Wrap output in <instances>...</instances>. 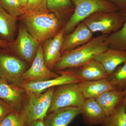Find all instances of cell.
<instances>
[{
	"label": "cell",
	"mask_w": 126,
	"mask_h": 126,
	"mask_svg": "<svg viewBox=\"0 0 126 126\" xmlns=\"http://www.w3.org/2000/svg\"><path fill=\"white\" fill-rule=\"evenodd\" d=\"M125 21L124 14L119 11H102L94 13L82 21L93 33L108 35L119 30Z\"/></svg>",
	"instance_id": "4"
},
{
	"label": "cell",
	"mask_w": 126,
	"mask_h": 126,
	"mask_svg": "<svg viewBox=\"0 0 126 126\" xmlns=\"http://www.w3.org/2000/svg\"><path fill=\"white\" fill-rule=\"evenodd\" d=\"M103 126H126V108L120 104L111 114L107 116Z\"/></svg>",
	"instance_id": "22"
},
{
	"label": "cell",
	"mask_w": 126,
	"mask_h": 126,
	"mask_svg": "<svg viewBox=\"0 0 126 126\" xmlns=\"http://www.w3.org/2000/svg\"><path fill=\"white\" fill-rule=\"evenodd\" d=\"M81 108L84 121L88 125H102L107 116L103 109L95 99H85Z\"/></svg>",
	"instance_id": "18"
},
{
	"label": "cell",
	"mask_w": 126,
	"mask_h": 126,
	"mask_svg": "<svg viewBox=\"0 0 126 126\" xmlns=\"http://www.w3.org/2000/svg\"><path fill=\"white\" fill-rule=\"evenodd\" d=\"M25 61L3 50H0V75L1 79L17 86L26 70Z\"/></svg>",
	"instance_id": "6"
},
{
	"label": "cell",
	"mask_w": 126,
	"mask_h": 126,
	"mask_svg": "<svg viewBox=\"0 0 126 126\" xmlns=\"http://www.w3.org/2000/svg\"><path fill=\"white\" fill-rule=\"evenodd\" d=\"M56 72L59 75L55 78L44 81L23 82L18 86L24 90L28 96L31 94L42 93L50 88L55 87L66 84L78 83L82 81L79 78L62 71H57Z\"/></svg>",
	"instance_id": "9"
},
{
	"label": "cell",
	"mask_w": 126,
	"mask_h": 126,
	"mask_svg": "<svg viewBox=\"0 0 126 126\" xmlns=\"http://www.w3.org/2000/svg\"><path fill=\"white\" fill-rule=\"evenodd\" d=\"M18 1L20 3L21 5L24 7L25 12V11L27 7V5H28L29 0H18Z\"/></svg>",
	"instance_id": "32"
},
{
	"label": "cell",
	"mask_w": 126,
	"mask_h": 126,
	"mask_svg": "<svg viewBox=\"0 0 126 126\" xmlns=\"http://www.w3.org/2000/svg\"><path fill=\"white\" fill-rule=\"evenodd\" d=\"M72 4L70 0H47V8L55 15L62 22L63 16L69 10H71Z\"/></svg>",
	"instance_id": "24"
},
{
	"label": "cell",
	"mask_w": 126,
	"mask_h": 126,
	"mask_svg": "<svg viewBox=\"0 0 126 126\" xmlns=\"http://www.w3.org/2000/svg\"><path fill=\"white\" fill-rule=\"evenodd\" d=\"M0 126H1L0 125Z\"/></svg>",
	"instance_id": "36"
},
{
	"label": "cell",
	"mask_w": 126,
	"mask_h": 126,
	"mask_svg": "<svg viewBox=\"0 0 126 126\" xmlns=\"http://www.w3.org/2000/svg\"><path fill=\"white\" fill-rule=\"evenodd\" d=\"M26 116L24 110L14 111L7 115L1 122V126H25Z\"/></svg>",
	"instance_id": "25"
},
{
	"label": "cell",
	"mask_w": 126,
	"mask_h": 126,
	"mask_svg": "<svg viewBox=\"0 0 126 126\" xmlns=\"http://www.w3.org/2000/svg\"><path fill=\"white\" fill-rule=\"evenodd\" d=\"M93 33L85 23L80 22L71 33L64 36L61 52L73 49L85 44L93 38Z\"/></svg>",
	"instance_id": "13"
},
{
	"label": "cell",
	"mask_w": 126,
	"mask_h": 126,
	"mask_svg": "<svg viewBox=\"0 0 126 126\" xmlns=\"http://www.w3.org/2000/svg\"><path fill=\"white\" fill-rule=\"evenodd\" d=\"M115 90L123 91L126 89V62L118 66L107 78Z\"/></svg>",
	"instance_id": "23"
},
{
	"label": "cell",
	"mask_w": 126,
	"mask_h": 126,
	"mask_svg": "<svg viewBox=\"0 0 126 126\" xmlns=\"http://www.w3.org/2000/svg\"><path fill=\"white\" fill-rule=\"evenodd\" d=\"M28 32L40 44L56 35L62 29V22L54 13L41 12L20 16Z\"/></svg>",
	"instance_id": "2"
},
{
	"label": "cell",
	"mask_w": 126,
	"mask_h": 126,
	"mask_svg": "<svg viewBox=\"0 0 126 126\" xmlns=\"http://www.w3.org/2000/svg\"><path fill=\"white\" fill-rule=\"evenodd\" d=\"M78 83L66 84L55 87L48 113L66 107L81 108L86 99L80 91Z\"/></svg>",
	"instance_id": "5"
},
{
	"label": "cell",
	"mask_w": 126,
	"mask_h": 126,
	"mask_svg": "<svg viewBox=\"0 0 126 126\" xmlns=\"http://www.w3.org/2000/svg\"><path fill=\"white\" fill-rule=\"evenodd\" d=\"M121 104L125 106L126 108V94H124V96H123Z\"/></svg>",
	"instance_id": "33"
},
{
	"label": "cell",
	"mask_w": 126,
	"mask_h": 126,
	"mask_svg": "<svg viewBox=\"0 0 126 126\" xmlns=\"http://www.w3.org/2000/svg\"><path fill=\"white\" fill-rule=\"evenodd\" d=\"M82 113L80 108L66 107L50 112L43 120L46 126H68L77 116Z\"/></svg>",
	"instance_id": "15"
},
{
	"label": "cell",
	"mask_w": 126,
	"mask_h": 126,
	"mask_svg": "<svg viewBox=\"0 0 126 126\" xmlns=\"http://www.w3.org/2000/svg\"><path fill=\"white\" fill-rule=\"evenodd\" d=\"M1 79V78L0 75V79Z\"/></svg>",
	"instance_id": "35"
},
{
	"label": "cell",
	"mask_w": 126,
	"mask_h": 126,
	"mask_svg": "<svg viewBox=\"0 0 126 126\" xmlns=\"http://www.w3.org/2000/svg\"><path fill=\"white\" fill-rule=\"evenodd\" d=\"M94 59L102 64L109 76L119 65L126 62V51L109 48Z\"/></svg>",
	"instance_id": "16"
},
{
	"label": "cell",
	"mask_w": 126,
	"mask_h": 126,
	"mask_svg": "<svg viewBox=\"0 0 126 126\" xmlns=\"http://www.w3.org/2000/svg\"><path fill=\"white\" fill-rule=\"evenodd\" d=\"M0 6L16 17L24 14L25 10L18 0H0Z\"/></svg>",
	"instance_id": "26"
},
{
	"label": "cell",
	"mask_w": 126,
	"mask_h": 126,
	"mask_svg": "<svg viewBox=\"0 0 126 126\" xmlns=\"http://www.w3.org/2000/svg\"><path fill=\"white\" fill-rule=\"evenodd\" d=\"M41 44L22 24L19 26L17 37L11 44L10 48L23 60L31 63L33 62Z\"/></svg>",
	"instance_id": "8"
},
{
	"label": "cell",
	"mask_w": 126,
	"mask_h": 126,
	"mask_svg": "<svg viewBox=\"0 0 126 126\" xmlns=\"http://www.w3.org/2000/svg\"><path fill=\"white\" fill-rule=\"evenodd\" d=\"M31 126H46L43 120L38 119L32 122L30 124Z\"/></svg>",
	"instance_id": "31"
},
{
	"label": "cell",
	"mask_w": 126,
	"mask_h": 126,
	"mask_svg": "<svg viewBox=\"0 0 126 126\" xmlns=\"http://www.w3.org/2000/svg\"><path fill=\"white\" fill-rule=\"evenodd\" d=\"M11 44L0 39V48L8 49L10 47Z\"/></svg>",
	"instance_id": "30"
},
{
	"label": "cell",
	"mask_w": 126,
	"mask_h": 126,
	"mask_svg": "<svg viewBox=\"0 0 126 126\" xmlns=\"http://www.w3.org/2000/svg\"><path fill=\"white\" fill-rule=\"evenodd\" d=\"M59 75L58 74L53 72L47 67L44 60L42 44H41L31 66L23 73L21 83L48 80L56 78Z\"/></svg>",
	"instance_id": "10"
},
{
	"label": "cell",
	"mask_w": 126,
	"mask_h": 126,
	"mask_svg": "<svg viewBox=\"0 0 126 126\" xmlns=\"http://www.w3.org/2000/svg\"><path fill=\"white\" fill-rule=\"evenodd\" d=\"M14 111L11 107L0 99V124L9 113Z\"/></svg>",
	"instance_id": "28"
},
{
	"label": "cell",
	"mask_w": 126,
	"mask_h": 126,
	"mask_svg": "<svg viewBox=\"0 0 126 126\" xmlns=\"http://www.w3.org/2000/svg\"><path fill=\"white\" fill-rule=\"evenodd\" d=\"M123 94H124V95L125 94H126V89H125V90H124V91H123Z\"/></svg>",
	"instance_id": "34"
},
{
	"label": "cell",
	"mask_w": 126,
	"mask_h": 126,
	"mask_svg": "<svg viewBox=\"0 0 126 126\" xmlns=\"http://www.w3.org/2000/svg\"><path fill=\"white\" fill-rule=\"evenodd\" d=\"M55 87L50 88L44 93L28 96V102L24 110L27 123L30 125L35 120H44L50 107Z\"/></svg>",
	"instance_id": "7"
},
{
	"label": "cell",
	"mask_w": 126,
	"mask_h": 126,
	"mask_svg": "<svg viewBox=\"0 0 126 126\" xmlns=\"http://www.w3.org/2000/svg\"><path fill=\"white\" fill-rule=\"evenodd\" d=\"M74 6L72 16L64 26V35L70 33L77 25L98 12H116L117 7L109 0H72Z\"/></svg>",
	"instance_id": "3"
},
{
	"label": "cell",
	"mask_w": 126,
	"mask_h": 126,
	"mask_svg": "<svg viewBox=\"0 0 126 126\" xmlns=\"http://www.w3.org/2000/svg\"><path fill=\"white\" fill-rule=\"evenodd\" d=\"M24 90L19 86L9 83L0 79V99L11 107L15 111L21 110L23 101Z\"/></svg>",
	"instance_id": "14"
},
{
	"label": "cell",
	"mask_w": 126,
	"mask_h": 126,
	"mask_svg": "<svg viewBox=\"0 0 126 126\" xmlns=\"http://www.w3.org/2000/svg\"><path fill=\"white\" fill-rule=\"evenodd\" d=\"M47 0H29L24 15H29L41 12L49 11L47 8Z\"/></svg>",
	"instance_id": "27"
},
{
	"label": "cell",
	"mask_w": 126,
	"mask_h": 126,
	"mask_svg": "<svg viewBox=\"0 0 126 126\" xmlns=\"http://www.w3.org/2000/svg\"><path fill=\"white\" fill-rule=\"evenodd\" d=\"M17 20V17L12 16L0 6V39L11 44L14 41Z\"/></svg>",
	"instance_id": "19"
},
{
	"label": "cell",
	"mask_w": 126,
	"mask_h": 126,
	"mask_svg": "<svg viewBox=\"0 0 126 126\" xmlns=\"http://www.w3.org/2000/svg\"><path fill=\"white\" fill-rule=\"evenodd\" d=\"M64 35V26L55 36L45 41L42 44L43 56L47 67L53 69L61 56Z\"/></svg>",
	"instance_id": "12"
},
{
	"label": "cell",
	"mask_w": 126,
	"mask_h": 126,
	"mask_svg": "<svg viewBox=\"0 0 126 126\" xmlns=\"http://www.w3.org/2000/svg\"><path fill=\"white\" fill-rule=\"evenodd\" d=\"M123 96V91L114 89L104 93L95 99L108 116L120 105Z\"/></svg>",
	"instance_id": "20"
},
{
	"label": "cell",
	"mask_w": 126,
	"mask_h": 126,
	"mask_svg": "<svg viewBox=\"0 0 126 126\" xmlns=\"http://www.w3.org/2000/svg\"><path fill=\"white\" fill-rule=\"evenodd\" d=\"M61 71L77 77L82 81L107 78L109 76L102 64L94 59L81 66Z\"/></svg>",
	"instance_id": "11"
},
{
	"label": "cell",
	"mask_w": 126,
	"mask_h": 126,
	"mask_svg": "<svg viewBox=\"0 0 126 126\" xmlns=\"http://www.w3.org/2000/svg\"><path fill=\"white\" fill-rule=\"evenodd\" d=\"M113 3L122 14H126V0H109Z\"/></svg>",
	"instance_id": "29"
},
{
	"label": "cell",
	"mask_w": 126,
	"mask_h": 126,
	"mask_svg": "<svg viewBox=\"0 0 126 126\" xmlns=\"http://www.w3.org/2000/svg\"><path fill=\"white\" fill-rule=\"evenodd\" d=\"M79 89L85 99H96L104 93L115 89L107 78L82 81L78 83Z\"/></svg>",
	"instance_id": "17"
},
{
	"label": "cell",
	"mask_w": 126,
	"mask_h": 126,
	"mask_svg": "<svg viewBox=\"0 0 126 126\" xmlns=\"http://www.w3.org/2000/svg\"><path fill=\"white\" fill-rule=\"evenodd\" d=\"M107 35L102 34L74 49L62 51L54 70L56 72L77 67L94 59L98 55L108 48L106 40Z\"/></svg>",
	"instance_id": "1"
},
{
	"label": "cell",
	"mask_w": 126,
	"mask_h": 126,
	"mask_svg": "<svg viewBox=\"0 0 126 126\" xmlns=\"http://www.w3.org/2000/svg\"><path fill=\"white\" fill-rule=\"evenodd\" d=\"M124 15L125 21L121 29L108 35L106 40L109 48L126 51V14Z\"/></svg>",
	"instance_id": "21"
}]
</instances>
